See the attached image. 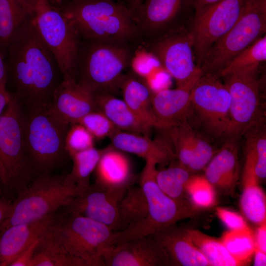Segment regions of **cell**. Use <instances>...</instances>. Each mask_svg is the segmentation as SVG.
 <instances>
[{
    "label": "cell",
    "instance_id": "obj_12",
    "mask_svg": "<svg viewBox=\"0 0 266 266\" xmlns=\"http://www.w3.org/2000/svg\"><path fill=\"white\" fill-rule=\"evenodd\" d=\"M212 74L202 75L191 91L193 109L207 130L217 137L230 136V96L225 83Z\"/></svg>",
    "mask_w": 266,
    "mask_h": 266
},
{
    "label": "cell",
    "instance_id": "obj_10",
    "mask_svg": "<svg viewBox=\"0 0 266 266\" xmlns=\"http://www.w3.org/2000/svg\"><path fill=\"white\" fill-rule=\"evenodd\" d=\"M32 18L63 78L74 79L81 38L72 23L56 7L42 0H39Z\"/></svg>",
    "mask_w": 266,
    "mask_h": 266
},
{
    "label": "cell",
    "instance_id": "obj_25",
    "mask_svg": "<svg viewBox=\"0 0 266 266\" xmlns=\"http://www.w3.org/2000/svg\"><path fill=\"white\" fill-rule=\"evenodd\" d=\"M92 94L98 109L118 130L149 136L151 128L139 118L123 99L108 93Z\"/></svg>",
    "mask_w": 266,
    "mask_h": 266
},
{
    "label": "cell",
    "instance_id": "obj_30",
    "mask_svg": "<svg viewBox=\"0 0 266 266\" xmlns=\"http://www.w3.org/2000/svg\"><path fill=\"white\" fill-rule=\"evenodd\" d=\"M118 210L119 223L118 231L138 223L147 216V202L139 185L135 186L132 185L128 187L119 201Z\"/></svg>",
    "mask_w": 266,
    "mask_h": 266
},
{
    "label": "cell",
    "instance_id": "obj_50",
    "mask_svg": "<svg viewBox=\"0 0 266 266\" xmlns=\"http://www.w3.org/2000/svg\"><path fill=\"white\" fill-rule=\"evenodd\" d=\"M126 5L131 11L138 6L144 0H115Z\"/></svg>",
    "mask_w": 266,
    "mask_h": 266
},
{
    "label": "cell",
    "instance_id": "obj_43",
    "mask_svg": "<svg viewBox=\"0 0 266 266\" xmlns=\"http://www.w3.org/2000/svg\"><path fill=\"white\" fill-rule=\"evenodd\" d=\"M255 247L266 252V221L258 225L254 233Z\"/></svg>",
    "mask_w": 266,
    "mask_h": 266
},
{
    "label": "cell",
    "instance_id": "obj_18",
    "mask_svg": "<svg viewBox=\"0 0 266 266\" xmlns=\"http://www.w3.org/2000/svg\"><path fill=\"white\" fill-rule=\"evenodd\" d=\"M93 173L95 184L121 198L135 180L129 156L111 144L103 149Z\"/></svg>",
    "mask_w": 266,
    "mask_h": 266
},
{
    "label": "cell",
    "instance_id": "obj_20",
    "mask_svg": "<svg viewBox=\"0 0 266 266\" xmlns=\"http://www.w3.org/2000/svg\"><path fill=\"white\" fill-rule=\"evenodd\" d=\"M149 235L164 250L170 266H210L206 259L191 239L186 229L174 224Z\"/></svg>",
    "mask_w": 266,
    "mask_h": 266
},
{
    "label": "cell",
    "instance_id": "obj_21",
    "mask_svg": "<svg viewBox=\"0 0 266 266\" xmlns=\"http://www.w3.org/2000/svg\"><path fill=\"white\" fill-rule=\"evenodd\" d=\"M204 176L217 190L233 195L239 178L238 148L234 140L225 143L205 167Z\"/></svg>",
    "mask_w": 266,
    "mask_h": 266
},
{
    "label": "cell",
    "instance_id": "obj_41",
    "mask_svg": "<svg viewBox=\"0 0 266 266\" xmlns=\"http://www.w3.org/2000/svg\"><path fill=\"white\" fill-rule=\"evenodd\" d=\"M215 214L230 230L241 229L248 226L243 216L237 212L217 207L215 208Z\"/></svg>",
    "mask_w": 266,
    "mask_h": 266
},
{
    "label": "cell",
    "instance_id": "obj_5",
    "mask_svg": "<svg viewBox=\"0 0 266 266\" xmlns=\"http://www.w3.org/2000/svg\"><path fill=\"white\" fill-rule=\"evenodd\" d=\"M70 125L48 109L24 110V140L34 179L64 167L70 158L65 146Z\"/></svg>",
    "mask_w": 266,
    "mask_h": 266
},
{
    "label": "cell",
    "instance_id": "obj_13",
    "mask_svg": "<svg viewBox=\"0 0 266 266\" xmlns=\"http://www.w3.org/2000/svg\"><path fill=\"white\" fill-rule=\"evenodd\" d=\"M131 11L141 41L188 27L195 13L192 0H144Z\"/></svg>",
    "mask_w": 266,
    "mask_h": 266
},
{
    "label": "cell",
    "instance_id": "obj_48",
    "mask_svg": "<svg viewBox=\"0 0 266 266\" xmlns=\"http://www.w3.org/2000/svg\"><path fill=\"white\" fill-rule=\"evenodd\" d=\"M29 14L33 16L39 0H17Z\"/></svg>",
    "mask_w": 266,
    "mask_h": 266
},
{
    "label": "cell",
    "instance_id": "obj_40",
    "mask_svg": "<svg viewBox=\"0 0 266 266\" xmlns=\"http://www.w3.org/2000/svg\"><path fill=\"white\" fill-rule=\"evenodd\" d=\"M257 160L255 172L260 180L266 177V135L265 130H261L255 126Z\"/></svg>",
    "mask_w": 266,
    "mask_h": 266
},
{
    "label": "cell",
    "instance_id": "obj_36",
    "mask_svg": "<svg viewBox=\"0 0 266 266\" xmlns=\"http://www.w3.org/2000/svg\"><path fill=\"white\" fill-rule=\"evenodd\" d=\"M240 206L245 217L259 225L266 221V197L259 184L243 187Z\"/></svg>",
    "mask_w": 266,
    "mask_h": 266
},
{
    "label": "cell",
    "instance_id": "obj_51",
    "mask_svg": "<svg viewBox=\"0 0 266 266\" xmlns=\"http://www.w3.org/2000/svg\"><path fill=\"white\" fill-rule=\"evenodd\" d=\"M80 0H48V2L53 6H58L67 2Z\"/></svg>",
    "mask_w": 266,
    "mask_h": 266
},
{
    "label": "cell",
    "instance_id": "obj_8",
    "mask_svg": "<svg viewBox=\"0 0 266 266\" xmlns=\"http://www.w3.org/2000/svg\"><path fill=\"white\" fill-rule=\"evenodd\" d=\"M65 173L35 178L12 201L11 211L0 225V233L9 226L39 221L66 205L81 192L66 182Z\"/></svg>",
    "mask_w": 266,
    "mask_h": 266
},
{
    "label": "cell",
    "instance_id": "obj_39",
    "mask_svg": "<svg viewBox=\"0 0 266 266\" xmlns=\"http://www.w3.org/2000/svg\"><path fill=\"white\" fill-rule=\"evenodd\" d=\"M95 138L81 124H70L65 139L66 149L70 157L74 153L94 147Z\"/></svg>",
    "mask_w": 266,
    "mask_h": 266
},
{
    "label": "cell",
    "instance_id": "obj_38",
    "mask_svg": "<svg viewBox=\"0 0 266 266\" xmlns=\"http://www.w3.org/2000/svg\"><path fill=\"white\" fill-rule=\"evenodd\" d=\"M83 125L95 139L110 138L118 130L108 118L99 110L91 112L78 122Z\"/></svg>",
    "mask_w": 266,
    "mask_h": 266
},
{
    "label": "cell",
    "instance_id": "obj_6",
    "mask_svg": "<svg viewBox=\"0 0 266 266\" xmlns=\"http://www.w3.org/2000/svg\"><path fill=\"white\" fill-rule=\"evenodd\" d=\"M145 161L139 185L147 200L148 214L138 223L123 230L113 232L109 245L149 235L179 221L196 216L201 212L202 209L194 205L189 199H173L164 193L156 182L157 163L150 159Z\"/></svg>",
    "mask_w": 266,
    "mask_h": 266
},
{
    "label": "cell",
    "instance_id": "obj_14",
    "mask_svg": "<svg viewBox=\"0 0 266 266\" xmlns=\"http://www.w3.org/2000/svg\"><path fill=\"white\" fill-rule=\"evenodd\" d=\"M245 0H222L194 13L189 29L198 66L210 47L237 21Z\"/></svg>",
    "mask_w": 266,
    "mask_h": 266
},
{
    "label": "cell",
    "instance_id": "obj_9",
    "mask_svg": "<svg viewBox=\"0 0 266 266\" xmlns=\"http://www.w3.org/2000/svg\"><path fill=\"white\" fill-rule=\"evenodd\" d=\"M266 32V0H246L237 21L205 55L200 66L202 75L219 76L234 58Z\"/></svg>",
    "mask_w": 266,
    "mask_h": 266
},
{
    "label": "cell",
    "instance_id": "obj_44",
    "mask_svg": "<svg viewBox=\"0 0 266 266\" xmlns=\"http://www.w3.org/2000/svg\"><path fill=\"white\" fill-rule=\"evenodd\" d=\"M12 206V201L0 197V225L8 216Z\"/></svg>",
    "mask_w": 266,
    "mask_h": 266
},
{
    "label": "cell",
    "instance_id": "obj_15",
    "mask_svg": "<svg viewBox=\"0 0 266 266\" xmlns=\"http://www.w3.org/2000/svg\"><path fill=\"white\" fill-rule=\"evenodd\" d=\"M257 72H236L225 78L230 96V136L244 134L257 125L260 104L259 83Z\"/></svg>",
    "mask_w": 266,
    "mask_h": 266
},
{
    "label": "cell",
    "instance_id": "obj_26",
    "mask_svg": "<svg viewBox=\"0 0 266 266\" xmlns=\"http://www.w3.org/2000/svg\"><path fill=\"white\" fill-rule=\"evenodd\" d=\"M123 100L151 128L160 129L153 112L152 93L143 78L133 71L124 74L120 85Z\"/></svg>",
    "mask_w": 266,
    "mask_h": 266
},
{
    "label": "cell",
    "instance_id": "obj_11",
    "mask_svg": "<svg viewBox=\"0 0 266 266\" xmlns=\"http://www.w3.org/2000/svg\"><path fill=\"white\" fill-rule=\"evenodd\" d=\"M144 45V49L175 79L177 87L193 86L202 75L196 62L193 37L188 27L146 41Z\"/></svg>",
    "mask_w": 266,
    "mask_h": 266
},
{
    "label": "cell",
    "instance_id": "obj_27",
    "mask_svg": "<svg viewBox=\"0 0 266 266\" xmlns=\"http://www.w3.org/2000/svg\"><path fill=\"white\" fill-rule=\"evenodd\" d=\"M163 129L178 163L187 168L202 137L186 121Z\"/></svg>",
    "mask_w": 266,
    "mask_h": 266
},
{
    "label": "cell",
    "instance_id": "obj_24",
    "mask_svg": "<svg viewBox=\"0 0 266 266\" xmlns=\"http://www.w3.org/2000/svg\"><path fill=\"white\" fill-rule=\"evenodd\" d=\"M110 139L115 148L145 160L153 159L158 165H167L175 158L166 138L152 140L147 135L118 130Z\"/></svg>",
    "mask_w": 266,
    "mask_h": 266
},
{
    "label": "cell",
    "instance_id": "obj_37",
    "mask_svg": "<svg viewBox=\"0 0 266 266\" xmlns=\"http://www.w3.org/2000/svg\"><path fill=\"white\" fill-rule=\"evenodd\" d=\"M186 192L191 201L201 209L210 208L216 203V190L204 175H192Z\"/></svg>",
    "mask_w": 266,
    "mask_h": 266
},
{
    "label": "cell",
    "instance_id": "obj_45",
    "mask_svg": "<svg viewBox=\"0 0 266 266\" xmlns=\"http://www.w3.org/2000/svg\"><path fill=\"white\" fill-rule=\"evenodd\" d=\"M7 72L4 60L0 52V89L7 91Z\"/></svg>",
    "mask_w": 266,
    "mask_h": 266
},
{
    "label": "cell",
    "instance_id": "obj_42",
    "mask_svg": "<svg viewBox=\"0 0 266 266\" xmlns=\"http://www.w3.org/2000/svg\"><path fill=\"white\" fill-rule=\"evenodd\" d=\"M40 238L35 240L11 262L9 266H30L35 249Z\"/></svg>",
    "mask_w": 266,
    "mask_h": 266
},
{
    "label": "cell",
    "instance_id": "obj_16",
    "mask_svg": "<svg viewBox=\"0 0 266 266\" xmlns=\"http://www.w3.org/2000/svg\"><path fill=\"white\" fill-rule=\"evenodd\" d=\"M103 260L106 266H170L166 253L150 235L108 245Z\"/></svg>",
    "mask_w": 266,
    "mask_h": 266
},
{
    "label": "cell",
    "instance_id": "obj_2",
    "mask_svg": "<svg viewBox=\"0 0 266 266\" xmlns=\"http://www.w3.org/2000/svg\"><path fill=\"white\" fill-rule=\"evenodd\" d=\"M133 44L81 39L74 80L92 93L115 95L120 90L124 70L131 66L135 52Z\"/></svg>",
    "mask_w": 266,
    "mask_h": 266
},
{
    "label": "cell",
    "instance_id": "obj_7",
    "mask_svg": "<svg viewBox=\"0 0 266 266\" xmlns=\"http://www.w3.org/2000/svg\"><path fill=\"white\" fill-rule=\"evenodd\" d=\"M48 231L78 266H105L103 255L113 233L107 226L60 209L55 213Z\"/></svg>",
    "mask_w": 266,
    "mask_h": 266
},
{
    "label": "cell",
    "instance_id": "obj_1",
    "mask_svg": "<svg viewBox=\"0 0 266 266\" xmlns=\"http://www.w3.org/2000/svg\"><path fill=\"white\" fill-rule=\"evenodd\" d=\"M5 56L7 82L9 81L13 90L9 92L24 110L47 109L63 76L32 17L17 31Z\"/></svg>",
    "mask_w": 266,
    "mask_h": 266
},
{
    "label": "cell",
    "instance_id": "obj_19",
    "mask_svg": "<svg viewBox=\"0 0 266 266\" xmlns=\"http://www.w3.org/2000/svg\"><path fill=\"white\" fill-rule=\"evenodd\" d=\"M47 109L70 124L77 123L88 113L98 110L93 94L71 77L63 78Z\"/></svg>",
    "mask_w": 266,
    "mask_h": 266
},
{
    "label": "cell",
    "instance_id": "obj_22",
    "mask_svg": "<svg viewBox=\"0 0 266 266\" xmlns=\"http://www.w3.org/2000/svg\"><path fill=\"white\" fill-rule=\"evenodd\" d=\"M193 87L166 88L152 95L153 112L160 129L186 121L193 109L190 98Z\"/></svg>",
    "mask_w": 266,
    "mask_h": 266
},
{
    "label": "cell",
    "instance_id": "obj_34",
    "mask_svg": "<svg viewBox=\"0 0 266 266\" xmlns=\"http://www.w3.org/2000/svg\"><path fill=\"white\" fill-rule=\"evenodd\" d=\"M191 173L178 163L164 169L157 170L156 182L161 190L169 197L175 199H188L186 186L192 175Z\"/></svg>",
    "mask_w": 266,
    "mask_h": 266
},
{
    "label": "cell",
    "instance_id": "obj_23",
    "mask_svg": "<svg viewBox=\"0 0 266 266\" xmlns=\"http://www.w3.org/2000/svg\"><path fill=\"white\" fill-rule=\"evenodd\" d=\"M55 214L39 221L9 226L0 233V266H9L23 251L39 238Z\"/></svg>",
    "mask_w": 266,
    "mask_h": 266
},
{
    "label": "cell",
    "instance_id": "obj_35",
    "mask_svg": "<svg viewBox=\"0 0 266 266\" xmlns=\"http://www.w3.org/2000/svg\"><path fill=\"white\" fill-rule=\"evenodd\" d=\"M266 60V35L265 34L243 50L222 71L219 76L241 71L257 72L261 64Z\"/></svg>",
    "mask_w": 266,
    "mask_h": 266
},
{
    "label": "cell",
    "instance_id": "obj_4",
    "mask_svg": "<svg viewBox=\"0 0 266 266\" xmlns=\"http://www.w3.org/2000/svg\"><path fill=\"white\" fill-rule=\"evenodd\" d=\"M10 94L0 117V197L13 201L34 176L24 140V110Z\"/></svg>",
    "mask_w": 266,
    "mask_h": 266
},
{
    "label": "cell",
    "instance_id": "obj_32",
    "mask_svg": "<svg viewBox=\"0 0 266 266\" xmlns=\"http://www.w3.org/2000/svg\"><path fill=\"white\" fill-rule=\"evenodd\" d=\"M30 266H78V265L56 242L47 229L39 240Z\"/></svg>",
    "mask_w": 266,
    "mask_h": 266
},
{
    "label": "cell",
    "instance_id": "obj_47",
    "mask_svg": "<svg viewBox=\"0 0 266 266\" xmlns=\"http://www.w3.org/2000/svg\"><path fill=\"white\" fill-rule=\"evenodd\" d=\"M254 266H266V252L255 247L254 252Z\"/></svg>",
    "mask_w": 266,
    "mask_h": 266
},
{
    "label": "cell",
    "instance_id": "obj_29",
    "mask_svg": "<svg viewBox=\"0 0 266 266\" xmlns=\"http://www.w3.org/2000/svg\"><path fill=\"white\" fill-rule=\"evenodd\" d=\"M186 230L191 239L206 259L210 266H243L231 256L220 239L198 230Z\"/></svg>",
    "mask_w": 266,
    "mask_h": 266
},
{
    "label": "cell",
    "instance_id": "obj_46",
    "mask_svg": "<svg viewBox=\"0 0 266 266\" xmlns=\"http://www.w3.org/2000/svg\"><path fill=\"white\" fill-rule=\"evenodd\" d=\"M221 0H192V2L195 13H196Z\"/></svg>",
    "mask_w": 266,
    "mask_h": 266
},
{
    "label": "cell",
    "instance_id": "obj_49",
    "mask_svg": "<svg viewBox=\"0 0 266 266\" xmlns=\"http://www.w3.org/2000/svg\"><path fill=\"white\" fill-rule=\"evenodd\" d=\"M10 99V94L7 90L0 89V117L8 104Z\"/></svg>",
    "mask_w": 266,
    "mask_h": 266
},
{
    "label": "cell",
    "instance_id": "obj_17",
    "mask_svg": "<svg viewBox=\"0 0 266 266\" xmlns=\"http://www.w3.org/2000/svg\"><path fill=\"white\" fill-rule=\"evenodd\" d=\"M122 198L93 183L61 209L103 224L114 232L118 231V205Z\"/></svg>",
    "mask_w": 266,
    "mask_h": 266
},
{
    "label": "cell",
    "instance_id": "obj_33",
    "mask_svg": "<svg viewBox=\"0 0 266 266\" xmlns=\"http://www.w3.org/2000/svg\"><path fill=\"white\" fill-rule=\"evenodd\" d=\"M220 240L231 256L243 266L248 265L255 248L254 233L248 226L224 232Z\"/></svg>",
    "mask_w": 266,
    "mask_h": 266
},
{
    "label": "cell",
    "instance_id": "obj_3",
    "mask_svg": "<svg viewBox=\"0 0 266 266\" xmlns=\"http://www.w3.org/2000/svg\"><path fill=\"white\" fill-rule=\"evenodd\" d=\"M54 6L72 23L82 39L141 41L132 11L115 0H83Z\"/></svg>",
    "mask_w": 266,
    "mask_h": 266
},
{
    "label": "cell",
    "instance_id": "obj_31",
    "mask_svg": "<svg viewBox=\"0 0 266 266\" xmlns=\"http://www.w3.org/2000/svg\"><path fill=\"white\" fill-rule=\"evenodd\" d=\"M103 149L95 147L74 153L70 156L72 161L70 172L66 174L67 182L76 187L82 192L90 183V177L99 161Z\"/></svg>",
    "mask_w": 266,
    "mask_h": 266
},
{
    "label": "cell",
    "instance_id": "obj_52",
    "mask_svg": "<svg viewBox=\"0 0 266 266\" xmlns=\"http://www.w3.org/2000/svg\"><path fill=\"white\" fill-rule=\"evenodd\" d=\"M43 1H48V0H42Z\"/></svg>",
    "mask_w": 266,
    "mask_h": 266
},
{
    "label": "cell",
    "instance_id": "obj_28",
    "mask_svg": "<svg viewBox=\"0 0 266 266\" xmlns=\"http://www.w3.org/2000/svg\"><path fill=\"white\" fill-rule=\"evenodd\" d=\"M32 17L17 0H0V52L3 58L17 31Z\"/></svg>",
    "mask_w": 266,
    "mask_h": 266
}]
</instances>
